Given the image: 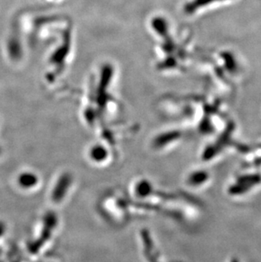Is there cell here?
<instances>
[{"instance_id": "6da1fadb", "label": "cell", "mask_w": 261, "mask_h": 262, "mask_svg": "<svg viewBox=\"0 0 261 262\" xmlns=\"http://www.w3.org/2000/svg\"><path fill=\"white\" fill-rule=\"evenodd\" d=\"M18 183L23 188H32L37 184V178L34 174L25 172V173L20 174L18 178Z\"/></svg>"}, {"instance_id": "7a4b0ae2", "label": "cell", "mask_w": 261, "mask_h": 262, "mask_svg": "<svg viewBox=\"0 0 261 262\" xmlns=\"http://www.w3.org/2000/svg\"><path fill=\"white\" fill-rule=\"evenodd\" d=\"M90 155L94 161H104V159L107 157V151L103 146L96 145L93 147L90 151Z\"/></svg>"}, {"instance_id": "3957f363", "label": "cell", "mask_w": 261, "mask_h": 262, "mask_svg": "<svg viewBox=\"0 0 261 262\" xmlns=\"http://www.w3.org/2000/svg\"><path fill=\"white\" fill-rule=\"evenodd\" d=\"M150 183L148 181H142L138 186H137V193L141 197H146L151 193Z\"/></svg>"}, {"instance_id": "277c9868", "label": "cell", "mask_w": 261, "mask_h": 262, "mask_svg": "<svg viewBox=\"0 0 261 262\" xmlns=\"http://www.w3.org/2000/svg\"><path fill=\"white\" fill-rule=\"evenodd\" d=\"M5 224L3 223H0V237L2 236L3 233H5Z\"/></svg>"}]
</instances>
